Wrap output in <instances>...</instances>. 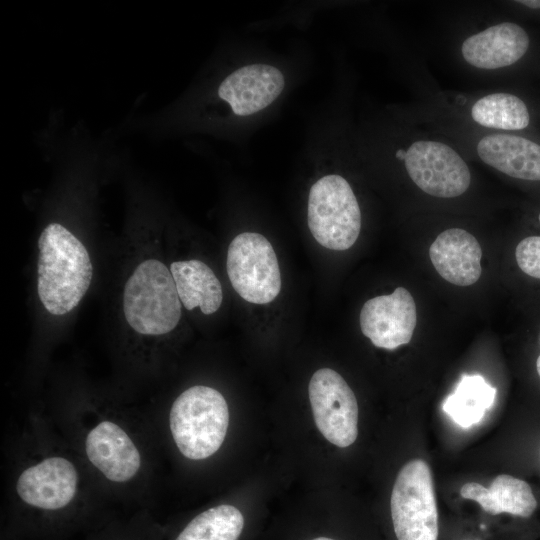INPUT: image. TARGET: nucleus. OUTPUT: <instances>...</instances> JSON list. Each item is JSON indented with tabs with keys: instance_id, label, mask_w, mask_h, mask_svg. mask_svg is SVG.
I'll list each match as a JSON object with an SVG mask.
<instances>
[{
	"instance_id": "obj_1",
	"label": "nucleus",
	"mask_w": 540,
	"mask_h": 540,
	"mask_svg": "<svg viewBox=\"0 0 540 540\" xmlns=\"http://www.w3.org/2000/svg\"><path fill=\"white\" fill-rule=\"evenodd\" d=\"M37 294L53 316L73 311L87 293L93 265L86 246L60 223L48 224L38 239Z\"/></svg>"
},
{
	"instance_id": "obj_2",
	"label": "nucleus",
	"mask_w": 540,
	"mask_h": 540,
	"mask_svg": "<svg viewBox=\"0 0 540 540\" xmlns=\"http://www.w3.org/2000/svg\"><path fill=\"white\" fill-rule=\"evenodd\" d=\"M122 312L127 326L139 336L171 333L181 320L182 303L170 268L155 257L139 261L124 283Z\"/></svg>"
},
{
	"instance_id": "obj_3",
	"label": "nucleus",
	"mask_w": 540,
	"mask_h": 540,
	"mask_svg": "<svg viewBox=\"0 0 540 540\" xmlns=\"http://www.w3.org/2000/svg\"><path fill=\"white\" fill-rule=\"evenodd\" d=\"M169 422L179 451L188 459L202 460L216 453L225 439L228 405L216 389L195 385L173 402Z\"/></svg>"
},
{
	"instance_id": "obj_4",
	"label": "nucleus",
	"mask_w": 540,
	"mask_h": 540,
	"mask_svg": "<svg viewBox=\"0 0 540 540\" xmlns=\"http://www.w3.org/2000/svg\"><path fill=\"white\" fill-rule=\"evenodd\" d=\"M307 219L312 236L323 247L344 251L353 246L361 229V211L344 177L328 174L311 186Z\"/></svg>"
},
{
	"instance_id": "obj_5",
	"label": "nucleus",
	"mask_w": 540,
	"mask_h": 540,
	"mask_svg": "<svg viewBox=\"0 0 540 540\" xmlns=\"http://www.w3.org/2000/svg\"><path fill=\"white\" fill-rule=\"evenodd\" d=\"M397 540H437L438 510L429 465L407 462L399 471L390 499Z\"/></svg>"
},
{
	"instance_id": "obj_6",
	"label": "nucleus",
	"mask_w": 540,
	"mask_h": 540,
	"mask_svg": "<svg viewBox=\"0 0 540 540\" xmlns=\"http://www.w3.org/2000/svg\"><path fill=\"white\" fill-rule=\"evenodd\" d=\"M226 268L232 287L249 303H270L281 290L276 253L259 233L243 232L234 237L228 247Z\"/></svg>"
},
{
	"instance_id": "obj_7",
	"label": "nucleus",
	"mask_w": 540,
	"mask_h": 540,
	"mask_svg": "<svg viewBox=\"0 0 540 540\" xmlns=\"http://www.w3.org/2000/svg\"><path fill=\"white\" fill-rule=\"evenodd\" d=\"M397 155L403 159L410 179L428 195L454 198L470 186L471 172L467 163L443 142L418 140Z\"/></svg>"
},
{
	"instance_id": "obj_8",
	"label": "nucleus",
	"mask_w": 540,
	"mask_h": 540,
	"mask_svg": "<svg viewBox=\"0 0 540 540\" xmlns=\"http://www.w3.org/2000/svg\"><path fill=\"white\" fill-rule=\"evenodd\" d=\"M308 392L321 434L338 447L353 444L358 435V404L344 378L330 368H321L312 375Z\"/></svg>"
},
{
	"instance_id": "obj_9",
	"label": "nucleus",
	"mask_w": 540,
	"mask_h": 540,
	"mask_svg": "<svg viewBox=\"0 0 540 540\" xmlns=\"http://www.w3.org/2000/svg\"><path fill=\"white\" fill-rule=\"evenodd\" d=\"M416 321L414 298L404 287H397L391 294L367 300L359 317L363 335L374 346L387 350L408 344Z\"/></svg>"
},
{
	"instance_id": "obj_10",
	"label": "nucleus",
	"mask_w": 540,
	"mask_h": 540,
	"mask_svg": "<svg viewBox=\"0 0 540 540\" xmlns=\"http://www.w3.org/2000/svg\"><path fill=\"white\" fill-rule=\"evenodd\" d=\"M78 473L66 458L48 457L25 469L16 483L18 496L26 504L44 510H58L75 497Z\"/></svg>"
},
{
	"instance_id": "obj_11",
	"label": "nucleus",
	"mask_w": 540,
	"mask_h": 540,
	"mask_svg": "<svg viewBox=\"0 0 540 540\" xmlns=\"http://www.w3.org/2000/svg\"><path fill=\"white\" fill-rule=\"evenodd\" d=\"M285 87L283 73L268 64H250L236 69L219 85L218 96L234 114L248 116L269 106Z\"/></svg>"
},
{
	"instance_id": "obj_12",
	"label": "nucleus",
	"mask_w": 540,
	"mask_h": 540,
	"mask_svg": "<svg viewBox=\"0 0 540 540\" xmlns=\"http://www.w3.org/2000/svg\"><path fill=\"white\" fill-rule=\"evenodd\" d=\"M89 461L110 481L126 482L140 469V453L128 434L111 421H102L85 440Z\"/></svg>"
},
{
	"instance_id": "obj_13",
	"label": "nucleus",
	"mask_w": 540,
	"mask_h": 540,
	"mask_svg": "<svg viewBox=\"0 0 540 540\" xmlns=\"http://www.w3.org/2000/svg\"><path fill=\"white\" fill-rule=\"evenodd\" d=\"M529 42L527 32L520 25L502 22L467 37L461 53L471 66L492 70L518 62L526 54Z\"/></svg>"
},
{
	"instance_id": "obj_14",
	"label": "nucleus",
	"mask_w": 540,
	"mask_h": 540,
	"mask_svg": "<svg viewBox=\"0 0 540 540\" xmlns=\"http://www.w3.org/2000/svg\"><path fill=\"white\" fill-rule=\"evenodd\" d=\"M429 256L439 275L454 285L469 286L481 276V246L464 229L441 232L430 245Z\"/></svg>"
},
{
	"instance_id": "obj_15",
	"label": "nucleus",
	"mask_w": 540,
	"mask_h": 540,
	"mask_svg": "<svg viewBox=\"0 0 540 540\" xmlns=\"http://www.w3.org/2000/svg\"><path fill=\"white\" fill-rule=\"evenodd\" d=\"M479 158L516 179L540 181V145L513 134H489L477 144Z\"/></svg>"
},
{
	"instance_id": "obj_16",
	"label": "nucleus",
	"mask_w": 540,
	"mask_h": 540,
	"mask_svg": "<svg viewBox=\"0 0 540 540\" xmlns=\"http://www.w3.org/2000/svg\"><path fill=\"white\" fill-rule=\"evenodd\" d=\"M460 495L477 502L491 515L508 513L528 518L537 507V500L530 485L507 474L495 477L488 488L476 482L466 483L461 487Z\"/></svg>"
},
{
	"instance_id": "obj_17",
	"label": "nucleus",
	"mask_w": 540,
	"mask_h": 540,
	"mask_svg": "<svg viewBox=\"0 0 540 540\" xmlns=\"http://www.w3.org/2000/svg\"><path fill=\"white\" fill-rule=\"evenodd\" d=\"M170 271L182 305L199 308L205 315L215 313L223 300L222 286L213 270L197 259L174 261Z\"/></svg>"
},
{
	"instance_id": "obj_18",
	"label": "nucleus",
	"mask_w": 540,
	"mask_h": 540,
	"mask_svg": "<svg viewBox=\"0 0 540 540\" xmlns=\"http://www.w3.org/2000/svg\"><path fill=\"white\" fill-rule=\"evenodd\" d=\"M496 388L481 375L464 374L454 392L443 403V410L459 426L467 428L479 423L495 402Z\"/></svg>"
},
{
	"instance_id": "obj_19",
	"label": "nucleus",
	"mask_w": 540,
	"mask_h": 540,
	"mask_svg": "<svg viewBox=\"0 0 540 540\" xmlns=\"http://www.w3.org/2000/svg\"><path fill=\"white\" fill-rule=\"evenodd\" d=\"M470 114L477 124L498 130H522L530 123L529 111L523 100L505 92L479 98L472 105Z\"/></svg>"
},
{
	"instance_id": "obj_20",
	"label": "nucleus",
	"mask_w": 540,
	"mask_h": 540,
	"mask_svg": "<svg viewBox=\"0 0 540 540\" xmlns=\"http://www.w3.org/2000/svg\"><path fill=\"white\" fill-rule=\"evenodd\" d=\"M244 518L234 506L212 507L192 519L175 540H237Z\"/></svg>"
},
{
	"instance_id": "obj_21",
	"label": "nucleus",
	"mask_w": 540,
	"mask_h": 540,
	"mask_svg": "<svg viewBox=\"0 0 540 540\" xmlns=\"http://www.w3.org/2000/svg\"><path fill=\"white\" fill-rule=\"evenodd\" d=\"M519 268L527 275L540 279V236L521 240L515 250Z\"/></svg>"
},
{
	"instance_id": "obj_22",
	"label": "nucleus",
	"mask_w": 540,
	"mask_h": 540,
	"mask_svg": "<svg viewBox=\"0 0 540 540\" xmlns=\"http://www.w3.org/2000/svg\"><path fill=\"white\" fill-rule=\"evenodd\" d=\"M517 3L524 5L531 9H539L540 8V0H520L517 1Z\"/></svg>"
},
{
	"instance_id": "obj_23",
	"label": "nucleus",
	"mask_w": 540,
	"mask_h": 540,
	"mask_svg": "<svg viewBox=\"0 0 540 540\" xmlns=\"http://www.w3.org/2000/svg\"><path fill=\"white\" fill-rule=\"evenodd\" d=\"M536 369H537L538 375L540 376V355L538 356L537 361H536Z\"/></svg>"
},
{
	"instance_id": "obj_24",
	"label": "nucleus",
	"mask_w": 540,
	"mask_h": 540,
	"mask_svg": "<svg viewBox=\"0 0 540 540\" xmlns=\"http://www.w3.org/2000/svg\"><path fill=\"white\" fill-rule=\"evenodd\" d=\"M313 540H333V539L327 538V537H318V538H315Z\"/></svg>"
},
{
	"instance_id": "obj_25",
	"label": "nucleus",
	"mask_w": 540,
	"mask_h": 540,
	"mask_svg": "<svg viewBox=\"0 0 540 540\" xmlns=\"http://www.w3.org/2000/svg\"><path fill=\"white\" fill-rule=\"evenodd\" d=\"M538 219H539V222H540V214H539V216H538Z\"/></svg>"
},
{
	"instance_id": "obj_26",
	"label": "nucleus",
	"mask_w": 540,
	"mask_h": 540,
	"mask_svg": "<svg viewBox=\"0 0 540 540\" xmlns=\"http://www.w3.org/2000/svg\"><path fill=\"white\" fill-rule=\"evenodd\" d=\"M539 340H540V337H539Z\"/></svg>"
}]
</instances>
